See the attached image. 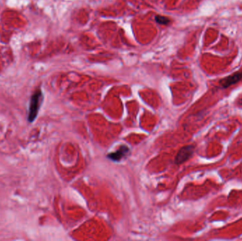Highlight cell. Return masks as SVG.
<instances>
[{"label":"cell","mask_w":242,"mask_h":241,"mask_svg":"<svg viewBox=\"0 0 242 241\" xmlns=\"http://www.w3.org/2000/svg\"><path fill=\"white\" fill-rule=\"evenodd\" d=\"M43 99V96L42 91L40 88L37 89L33 93L31 98V101H30L28 115V120L29 123H33L36 119L38 114H39L40 105L42 104Z\"/></svg>","instance_id":"obj_1"},{"label":"cell","mask_w":242,"mask_h":241,"mask_svg":"<svg viewBox=\"0 0 242 241\" xmlns=\"http://www.w3.org/2000/svg\"><path fill=\"white\" fill-rule=\"evenodd\" d=\"M194 148L193 145H188L181 148L175 158L176 164H181L188 161L193 154Z\"/></svg>","instance_id":"obj_2"},{"label":"cell","mask_w":242,"mask_h":241,"mask_svg":"<svg viewBox=\"0 0 242 241\" xmlns=\"http://www.w3.org/2000/svg\"><path fill=\"white\" fill-rule=\"evenodd\" d=\"M242 79V71L235 72L219 81V84L223 88H227L229 86L238 83Z\"/></svg>","instance_id":"obj_3"},{"label":"cell","mask_w":242,"mask_h":241,"mask_svg":"<svg viewBox=\"0 0 242 241\" xmlns=\"http://www.w3.org/2000/svg\"><path fill=\"white\" fill-rule=\"evenodd\" d=\"M130 153V148L126 145H122L115 152L108 154L107 157L113 161L119 162L127 156Z\"/></svg>","instance_id":"obj_4"},{"label":"cell","mask_w":242,"mask_h":241,"mask_svg":"<svg viewBox=\"0 0 242 241\" xmlns=\"http://www.w3.org/2000/svg\"><path fill=\"white\" fill-rule=\"evenodd\" d=\"M155 20H156L157 23L162 24V25H168L171 21V20L168 17H163V16H157L155 17Z\"/></svg>","instance_id":"obj_5"},{"label":"cell","mask_w":242,"mask_h":241,"mask_svg":"<svg viewBox=\"0 0 242 241\" xmlns=\"http://www.w3.org/2000/svg\"><path fill=\"white\" fill-rule=\"evenodd\" d=\"M240 104L242 105V98L241 99V101H240Z\"/></svg>","instance_id":"obj_6"}]
</instances>
